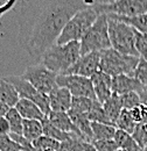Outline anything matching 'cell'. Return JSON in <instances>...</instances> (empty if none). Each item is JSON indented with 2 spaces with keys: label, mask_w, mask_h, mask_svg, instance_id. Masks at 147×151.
<instances>
[{
  "label": "cell",
  "mask_w": 147,
  "mask_h": 151,
  "mask_svg": "<svg viewBox=\"0 0 147 151\" xmlns=\"http://www.w3.org/2000/svg\"><path fill=\"white\" fill-rule=\"evenodd\" d=\"M60 142H57L55 139L42 135L41 137H39L36 141L33 142V145L37 151H46V150H55L58 151L60 149Z\"/></svg>",
  "instance_id": "cell-28"
},
{
  "label": "cell",
  "mask_w": 147,
  "mask_h": 151,
  "mask_svg": "<svg viewBox=\"0 0 147 151\" xmlns=\"http://www.w3.org/2000/svg\"><path fill=\"white\" fill-rule=\"evenodd\" d=\"M99 64L100 52H90L87 55H81L76 63L64 75H76L91 78L96 72L99 71Z\"/></svg>",
  "instance_id": "cell-11"
},
{
  "label": "cell",
  "mask_w": 147,
  "mask_h": 151,
  "mask_svg": "<svg viewBox=\"0 0 147 151\" xmlns=\"http://www.w3.org/2000/svg\"><path fill=\"white\" fill-rule=\"evenodd\" d=\"M103 108H104L105 113L108 115V117L110 119V121L116 126V122H117L119 115L123 111V106H122L119 95L112 93L110 99L103 104Z\"/></svg>",
  "instance_id": "cell-21"
},
{
  "label": "cell",
  "mask_w": 147,
  "mask_h": 151,
  "mask_svg": "<svg viewBox=\"0 0 147 151\" xmlns=\"http://www.w3.org/2000/svg\"><path fill=\"white\" fill-rule=\"evenodd\" d=\"M114 142L117 143L118 148L123 151H143V149L139 147V144L135 142L133 136L129 132L117 129L113 137Z\"/></svg>",
  "instance_id": "cell-18"
},
{
  "label": "cell",
  "mask_w": 147,
  "mask_h": 151,
  "mask_svg": "<svg viewBox=\"0 0 147 151\" xmlns=\"http://www.w3.org/2000/svg\"><path fill=\"white\" fill-rule=\"evenodd\" d=\"M138 123H135V121L133 120L131 112L129 109H123L122 113L119 115L117 122H116V128L117 129H120V130H124V132H129V134H133L135 127H137Z\"/></svg>",
  "instance_id": "cell-25"
},
{
  "label": "cell",
  "mask_w": 147,
  "mask_h": 151,
  "mask_svg": "<svg viewBox=\"0 0 147 151\" xmlns=\"http://www.w3.org/2000/svg\"><path fill=\"white\" fill-rule=\"evenodd\" d=\"M46 151H55V150H46Z\"/></svg>",
  "instance_id": "cell-44"
},
{
  "label": "cell",
  "mask_w": 147,
  "mask_h": 151,
  "mask_svg": "<svg viewBox=\"0 0 147 151\" xmlns=\"http://www.w3.org/2000/svg\"><path fill=\"white\" fill-rule=\"evenodd\" d=\"M0 134L1 135H9L11 134V128H9V123L7 121V119L0 117Z\"/></svg>",
  "instance_id": "cell-36"
},
{
  "label": "cell",
  "mask_w": 147,
  "mask_h": 151,
  "mask_svg": "<svg viewBox=\"0 0 147 151\" xmlns=\"http://www.w3.org/2000/svg\"><path fill=\"white\" fill-rule=\"evenodd\" d=\"M22 77L28 80L39 92L46 95H48L54 88L57 87V75L47 69L41 62L28 66Z\"/></svg>",
  "instance_id": "cell-8"
},
{
  "label": "cell",
  "mask_w": 147,
  "mask_h": 151,
  "mask_svg": "<svg viewBox=\"0 0 147 151\" xmlns=\"http://www.w3.org/2000/svg\"><path fill=\"white\" fill-rule=\"evenodd\" d=\"M145 88H147V60L146 59H141L139 60V64L134 71L133 76Z\"/></svg>",
  "instance_id": "cell-34"
},
{
  "label": "cell",
  "mask_w": 147,
  "mask_h": 151,
  "mask_svg": "<svg viewBox=\"0 0 147 151\" xmlns=\"http://www.w3.org/2000/svg\"><path fill=\"white\" fill-rule=\"evenodd\" d=\"M139 57L125 55L110 48L100 51L99 70L111 77L120 75L133 77L134 71L139 64Z\"/></svg>",
  "instance_id": "cell-3"
},
{
  "label": "cell",
  "mask_w": 147,
  "mask_h": 151,
  "mask_svg": "<svg viewBox=\"0 0 147 151\" xmlns=\"http://www.w3.org/2000/svg\"><path fill=\"white\" fill-rule=\"evenodd\" d=\"M4 78L15 87L20 99H27V100H31L34 104H36L46 116L50 113L48 95L39 92L36 88L28 80H26L22 76H7Z\"/></svg>",
  "instance_id": "cell-9"
},
{
  "label": "cell",
  "mask_w": 147,
  "mask_h": 151,
  "mask_svg": "<svg viewBox=\"0 0 147 151\" xmlns=\"http://www.w3.org/2000/svg\"><path fill=\"white\" fill-rule=\"evenodd\" d=\"M106 15V14H105ZM108 18L118 20L122 22H125L130 24L131 27H133L135 30H138L139 33L147 34V13L146 14H141V15H137V17H132V18H124V17H117V15H106Z\"/></svg>",
  "instance_id": "cell-22"
},
{
  "label": "cell",
  "mask_w": 147,
  "mask_h": 151,
  "mask_svg": "<svg viewBox=\"0 0 147 151\" xmlns=\"http://www.w3.org/2000/svg\"><path fill=\"white\" fill-rule=\"evenodd\" d=\"M139 95H140V98H141L143 105L147 106V90L146 88H144L143 91H140V92H139Z\"/></svg>",
  "instance_id": "cell-40"
},
{
  "label": "cell",
  "mask_w": 147,
  "mask_h": 151,
  "mask_svg": "<svg viewBox=\"0 0 147 151\" xmlns=\"http://www.w3.org/2000/svg\"><path fill=\"white\" fill-rule=\"evenodd\" d=\"M43 135V124L42 121L39 120H23V129H22V136L29 141L34 142L39 137Z\"/></svg>",
  "instance_id": "cell-19"
},
{
  "label": "cell",
  "mask_w": 147,
  "mask_h": 151,
  "mask_svg": "<svg viewBox=\"0 0 147 151\" xmlns=\"http://www.w3.org/2000/svg\"><path fill=\"white\" fill-rule=\"evenodd\" d=\"M83 0H37L22 11L20 42L28 55L41 59L56 44L65 24L85 8Z\"/></svg>",
  "instance_id": "cell-1"
},
{
  "label": "cell",
  "mask_w": 147,
  "mask_h": 151,
  "mask_svg": "<svg viewBox=\"0 0 147 151\" xmlns=\"http://www.w3.org/2000/svg\"><path fill=\"white\" fill-rule=\"evenodd\" d=\"M145 87L131 76L120 75L112 77V93L117 95H123L129 92H140Z\"/></svg>",
  "instance_id": "cell-14"
},
{
  "label": "cell",
  "mask_w": 147,
  "mask_h": 151,
  "mask_svg": "<svg viewBox=\"0 0 147 151\" xmlns=\"http://www.w3.org/2000/svg\"><path fill=\"white\" fill-rule=\"evenodd\" d=\"M92 141H102V139H113L114 134L117 132L116 126L91 122Z\"/></svg>",
  "instance_id": "cell-20"
},
{
  "label": "cell",
  "mask_w": 147,
  "mask_h": 151,
  "mask_svg": "<svg viewBox=\"0 0 147 151\" xmlns=\"http://www.w3.org/2000/svg\"><path fill=\"white\" fill-rule=\"evenodd\" d=\"M91 81L96 99L103 105L112 95V77L99 70L91 77Z\"/></svg>",
  "instance_id": "cell-12"
},
{
  "label": "cell",
  "mask_w": 147,
  "mask_h": 151,
  "mask_svg": "<svg viewBox=\"0 0 147 151\" xmlns=\"http://www.w3.org/2000/svg\"><path fill=\"white\" fill-rule=\"evenodd\" d=\"M120 98V102L123 106V109H133L135 107H139L143 105L141 102V98L138 92H129L123 95H119Z\"/></svg>",
  "instance_id": "cell-29"
},
{
  "label": "cell",
  "mask_w": 147,
  "mask_h": 151,
  "mask_svg": "<svg viewBox=\"0 0 147 151\" xmlns=\"http://www.w3.org/2000/svg\"><path fill=\"white\" fill-rule=\"evenodd\" d=\"M81 43V55L90 52H100L110 49L111 42L109 35V23L105 14H99L95 23L83 35Z\"/></svg>",
  "instance_id": "cell-4"
},
{
  "label": "cell",
  "mask_w": 147,
  "mask_h": 151,
  "mask_svg": "<svg viewBox=\"0 0 147 151\" xmlns=\"http://www.w3.org/2000/svg\"><path fill=\"white\" fill-rule=\"evenodd\" d=\"M84 151H97V150L95 149V147L92 145L91 143L85 142V144H84Z\"/></svg>",
  "instance_id": "cell-41"
},
{
  "label": "cell",
  "mask_w": 147,
  "mask_h": 151,
  "mask_svg": "<svg viewBox=\"0 0 147 151\" xmlns=\"http://www.w3.org/2000/svg\"><path fill=\"white\" fill-rule=\"evenodd\" d=\"M48 98H49V106L52 112L68 113L70 111L74 96L67 88L57 86L48 94Z\"/></svg>",
  "instance_id": "cell-13"
},
{
  "label": "cell",
  "mask_w": 147,
  "mask_h": 151,
  "mask_svg": "<svg viewBox=\"0 0 147 151\" xmlns=\"http://www.w3.org/2000/svg\"><path fill=\"white\" fill-rule=\"evenodd\" d=\"M91 144L97 151H117L119 148L114 139H102V141H92Z\"/></svg>",
  "instance_id": "cell-35"
},
{
  "label": "cell",
  "mask_w": 147,
  "mask_h": 151,
  "mask_svg": "<svg viewBox=\"0 0 147 151\" xmlns=\"http://www.w3.org/2000/svg\"><path fill=\"white\" fill-rule=\"evenodd\" d=\"M11 108H12V107H9V106H7L6 104H4V102L0 101V117L6 116V114L8 113V111H9Z\"/></svg>",
  "instance_id": "cell-38"
},
{
  "label": "cell",
  "mask_w": 147,
  "mask_h": 151,
  "mask_svg": "<svg viewBox=\"0 0 147 151\" xmlns=\"http://www.w3.org/2000/svg\"><path fill=\"white\" fill-rule=\"evenodd\" d=\"M135 49L139 57L147 60V34L135 30Z\"/></svg>",
  "instance_id": "cell-32"
},
{
  "label": "cell",
  "mask_w": 147,
  "mask_h": 151,
  "mask_svg": "<svg viewBox=\"0 0 147 151\" xmlns=\"http://www.w3.org/2000/svg\"><path fill=\"white\" fill-rule=\"evenodd\" d=\"M9 123L11 128V134H17V135H22V129H23V119L20 115L15 107H12L8 113L5 116Z\"/></svg>",
  "instance_id": "cell-26"
},
{
  "label": "cell",
  "mask_w": 147,
  "mask_h": 151,
  "mask_svg": "<svg viewBox=\"0 0 147 151\" xmlns=\"http://www.w3.org/2000/svg\"><path fill=\"white\" fill-rule=\"evenodd\" d=\"M132 136L135 139V142L139 144V147L144 150L147 147V124L138 123Z\"/></svg>",
  "instance_id": "cell-31"
},
{
  "label": "cell",
  "mask_w": 147,
  "mask_h": 151,
  "mask_svg": "<svg viewBox=\"0 0 147 151\" xmlns=\"http://www.w3.org/2000/svg\"><path fill=\"white\" fill-rule=\"evenodd\" d=\"M108 23L111 48L125 55L139 57L135 49V29L125 22L111 18H108Z\"/></svg>",
  "instance_id": "cell-6"
},
{
  "label": "cell",
  "mask_w": 147,
  "mask_h": 151,
  "mask_svg": "<svg viewBox=\"0 0 147 151\" xmlns=\"http://www.w3.org/2000/svg\"><path fill=\"white\" fill-rule=\"evenodd\" d=\"M140 107H141V113H143V120H141V123L147 124V106L141 105Z\"/></svg>",
  "instance_id": "cell-39"
},
{
  "label": "cell",
  "mask_w": 147,
  "mask_h": 151,
  "mask_svg": "<svg viewBox=\"0 0 147 151\" xmlns=\"http://www.w3.org/2000/svg\"><path fill=\"white\" fill-rule=\"evenodd\" d=\"M117 151H123V150H120V149H118V150H117Z\"/></svg>",
  "instance_id": "cell-45"
},
{
  "label": "cell",
  "mask_w": 147,
  "mask_h": 151,
  "mask_svg": "<svg viewBox=\"0 0 147 151\" xmlns=\"http://www.w3.org/2000/svg\"><path fill=\"white\" fill-rule=\"evenodd\" d=\"M42 124H43V135L44 136H48V137H50L53 139H55V141L60 142V143H62L64 141H68L69 138L73 137V135H75V134H70V132H62L58 128H56L55 126H53L49 122V120L47 119V116L43 119Z\"/></svg>",
  "instance_id": "cell-23"
},
{
  "label": "cell",
  "mask_w": 147,
  "mask_h": 151,
  "mask_svg": "<svg viewBox=\"0 0 147 151\" xmlns=\"http://www.w3.org/2000/svg\"><path fill=\"white\" fill-rule=\"evenodd\" d=\"M146 90H147V88H146Z\"/></svg>",
  "instance_id": "cell-46"
},
{
  "label": "cell",
  "mask_w": 147,
  "mask_h": 151,
  "mask_svg": "<svg viewBox=\"0 0 147 151\" xmlns=\"http://www.w3.org/2000/svg\"><path fill=\"white\" fill-rule=\"evenodd\" d=\"M93 8L98 14L132 18L147 13V0H117L112 4H96Z\"/></svg>",
  "instance_id": "cell-7"
},
{
  "label": "cell",
  "mask_w": 147,
  "mask_h": 151,
  "mask_svg": "<svg viewBox=\"0 0 147 151\" xmlns=\"http://www.w3.org/2000/svg\"><path fill=\"white\" fill-rule=\"evenodd\" d=\"M131 115L133 117V120L135 121V123H141V120H143V113H141V107H135L133 109L130 111Z\"/></svg>",
  "instance_id": "cell-37"
},
{
  "label": "cell",
  "mask_w": 147,
  "mask_h": 151,
  "mask_svg": "<svg viewBox=\"0 0 147 151\" xmlns=\"http://www.w3.org/2000/svg\"><path fill=\"white\" fill-rule=\"evenodd\" d=\"M96 101H97V100H93V99H90V98L74 96L70 111H73L75 113H79V114H89L90 111L93 108Z\"/></svg>",
  "instance_id": "cell-24"
},
{
  "label": "cell",
  "mask_w": 147,
  "mask_h": 151,
  "mask_svg": "<svg viewBox=\"0 0 147 151\" xmlns=\"http://www.w3.org/2000/svg\"><path fill=\"white\" fill-rule=\"evenodd\" d=\"M81 57V43L54 44L41 57V63L57 76L64 75Z\"/></svg>",
  "instance_id": "cell-2"
},
{
  "label": "cell",
  "mask_w": 147,
  "mask_h": 151,
  "mask_svg": "<svg viewBox=\"0 0 147 151\" xmlns=\"http://www.w3.org/2000/svg\"><path fill=\"white\" fill-rule=\"evenodd\" d=\"M87 115H88V119L91 122H98V123H105V124H112V126H114L110 121V119L108 117V115H106L104 108H103V105L99 104L98 101H96L93 108L90 111V113L87 114Z\"/></svg>",
  "instance_id": "cell-27"
},
{
  "label": "cell",
  "mask_w": 147,
  "mask_h": 151,
  "mask_svg": "<svg viewBox=\"0 0 147 151\" xmlns=\"http://www.w3.org/2000/svg\"><path fill=\"white\" fill-rule=\"evenodd\" d=\"M20 100L15 87L5 78H0V101L9 107H15Z\"/></svg>",
  "instance_id": "cell-17"
},
{
  "label": "cell",
  "mask_w": 147,
  "mask_h": 151,
  "mask_svg": "<svg viewBox=\"0 0 147 151\" xmlns=\"http://www.w3.org/2000/svg\"><path fill=\"white\" fill-rule=\"evenodd\" d=\"M117 0H97V4H102V5H108V4H112Z\"/></svg>",
  "instance_id": "cell-42"
},
{
  "label": "cell",
  "mask_w": 147,
  "mask_h": 151,
  "mask_svg": "<svg viewBox=\"0 0 147 151\" xmlns=\"http://www.w3.org/2000/svg\"><path fill=\"white\" fill-rule=\"evenodd\" d=\"M57 86L67 88L73 96H82L96 99V94L93 91L91 78L81 77L76 75H60L56 78Z\"/></svg>",
  "instance_id": "cell-10"
},
{
  "label": "cell",
  "mask_w": 147,
  "mask_h": 151,
  "mask_svg": "<svg viewBox=\"0 0 147 151\" xmlns=\"http://www.w3.org/2000/svg\"><path fill=\"white\" fill-rule=\"evenodd\" d=\"M47 119L49 120V122L55 126L56 128H58L60 130L65 132H70V134H75L77 136L81 137L78 130L76 129L75 124L73 123L69 114L65 112H52L47 115ZM82 138V137H81Z\"/></svg>",
  "instance_id": "cell-15"
},
{
  "label": "cell",
  "mask_w": 147,
  "mask_h": 151,
  "mask_svg": "<svg viewBox=\"0 0 147 151\" xmlns=\"http://www.w3.org/2000/svg\"><path fill=\"white\" fill-rule=\"evenodd\" d=\"M17 111L20 115L22 116L23 120H39V121H43V119L46 117L44 113L41 111V108L37 106L36 104H34L31 100L27 99H20L15 106Z\"/></svg>",
  "instance_id": "cell-16"
},
{
  "label": "cell",
  "mask_w": 147,
  "mask_h": 151,
  "mask_svg": "<svg viewBox=\"0 0 147 151\" xmlns=\"http://www.w3.org/2000/svg\"><path fill=\"white\" fill-rule=\"evenodd\" d=\"M98 17L99 14L93 7H85L78 11L65 24L60 37L57 38L56 44H65L75 41L79 42Z\"/></svg>",
  "instance_id": "cell-5"
},
{
  "label": "cell",
  "mask_w": 147,
  "mask_h": 151,
  "mask_svg": "<svg viewBox=\"0 0 147 151\" xmlns=\"http://www.w3.org/2000/svg\"><path fill=\"white\" fill-rule=\"evenodd\" d=\"M143 151H147V147H146V148H145V149H144Z\"/></svg>",
  "instance_id": "cell-43"
},
{
  "label": "cell",
  "mask_w": 147,
  "mask_h": 151,
  "mask_svg": "<svg viewBox=\"0 0 147 151\" xmlns=\"http://www.w3.org/2000/svg\"><path fill=\"white\" fill-rule=\"evenodd\" d=\"M0 151H22V149L9 135L0 134Z\"/></svg>",
  "instance_id": "cell-33"
},
{
  "label": "cell",
  "mask_w": 147,
  "mask_h": 151,
  "mask_svg": "<svg viewBox=\"0 0 147 151\" xmlns=\"http://www.w3.org/2000/svg\"><path fill=\"white\" fill-rule=\"evenodd\" d=\"M85 142L77 135H73L71 138L60 144L58 151H84Z\"/></svg>",
  "instance_id": "cell-30"
}]
</instances>
